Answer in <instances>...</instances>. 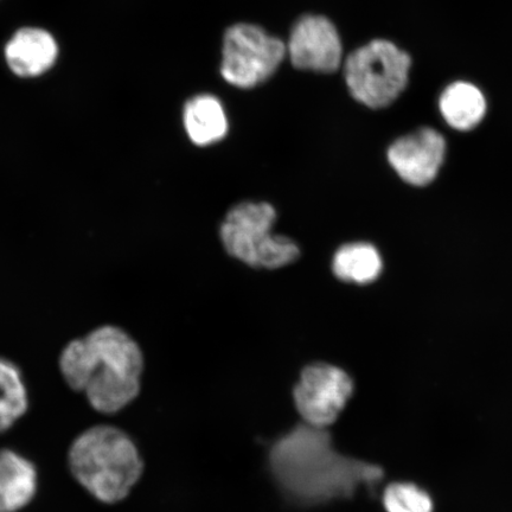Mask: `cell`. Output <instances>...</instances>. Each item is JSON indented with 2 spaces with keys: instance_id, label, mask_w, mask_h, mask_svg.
<instances>
[{
  "instance_id": "obj_3",
  "label": "cell",
  "mask_w": 512,
  "mask_h": 512,
  "mask_svg": "<svg viewBox=\"0 0 512 512\" xmlns=\"http://www.w3.org/2000/svg\"><path fill=\"white\" fill-rule=\"evenodd\" d=\"M68 464L82 488L106 504L124 501L144 470L133 440L120 428L108 425L81 433L69 448Z\"/></svg>"
},
{
  "instance_id": "obj_16",
  "label": "cell",
  "mask_w": 512,
  "mask_h": 512,
  "mask_svg": "<svg viewBox=\"0 0 512 512\" xmlns=\"http://www.w3.org/2000/svg\"><path fill=\"white\" fill-rule=\"evenodd\" d=\"M383 507L387 512H433L430 495L413 483H392L383 492Z\"/></svg>"
},
{
  "instance_id": "obj_7",
  "label": "cell",
  "mask_w": 512,
  "mask_h": 512,
  "mask_svg": "<svg viewBox=\"0 0 512 512\" xmlns=\"http://www.w3.org/2000/svg\"><path fill=\"white\" fill-rule=\"evenodd\" d=\"M354 393V382L341 368L328 363L306 367L294 387V405L306 425L326 428L334 424Z\"/></svg>"
},
{
  "instance_id": "obj_13",
  "label": "cell",
  "mask_w": 512,
  "mask_h": 512,
  "mask_svg": "<svg viewBox=\"0 0 512 512\" xmlns=\"http://www.w3.org/2000/svg\"><path fill=\"white\" fill-rule=\"evenodd\" d=\"M184 126L191 142L208 146L226 137L228 121L220 101L211 95H200L184 108Z\"/></svg>"
},
{
  "instance_id": "obj_15",
  "label": "cell",
  "mask_w": 512,
  "mask_h": 512,
  "mask_svg": "<svg viewBox=\"0 0 512 512\" xmlns=\"http://www.w3.org/2000/svg\"><path fill=\"white\" fill-rule=\"evenodd\" d=\"M28 390L21 370L6 358L0 357V433L9 431L27 413Z\"/></svg>"
},
{
  "instance_id": "obj_1",
  "label": "cell",
  "mask_w": 512,
  "mask_h": 512,
  "mask_svg": "<svg viewBox=\"0 0 512 512\" xmlns=\"http://www.w3.org/2000/svg\"><path fill=\"white\" fill-rule=\"evenodd\" d=\"M59 366L68 386L85 394L96 412L114 414L137 398L144 357L126 331L104 325L68 343Z\"/></svg>"
},
{
  "instance_id": "obj_6",
  "label": "cell",
  "mask_w": 512,
  "mask_h": 512,
  "mask_svg": "<svg viewBox=\"0 0 512 512\" xmlns=\"http://www.w3.org/2000/svg\"><path fill=\"white\" fill-rule=\"evenodd\" d=\"M286 54L278 38L256 25L236 24L224 35L221 74L239 88L259 86L271 78Z\"/></svg>"
},
{
  "instance_id": "obj_12",
  "label": "cell",
  "mask_w": 512,
  "mask_h": 512,
  "mask_svg": "<svg viewBox=\"0 0 512 512\" xmlns=\"http://www.w3.org/2000/svg\"><path fill=\"white\" fill-rule=\"evenodd\" d=\"M439 110L444 120L454 130L471 131L482 123L488 102L485 95L473 83L457 81L441 93Z\"/></svg>"
},
{
  "instance_id": "obj_2",
  "label": "cell",
  "mask_w": 512,
  "mask_h": 512,
  "mask_svg": "<svg viewBox=\"0 0 512 512\" xmlns=\"http://www.w3.org/2000/svg\"><path fill=\"white\" fill-rule=\"evenodd\" d=\"M270 464L281 488L303 504L349 496L363 480L379 476L374 467L338 454L325 428L306 424L273 445Z\"/></svg>"
},
{
  "instance_id": "obj_4",
  "label": "cell",
  "mask_w": 512,
  "mask_h": 512,
  "mask_svg": "<svg viewBox=\"0 0 512 512\" xmlns=\"http://www.w3.org/2000/svg\"><path fill=\"white\" fill-rule=\"evenodd\" d=\"M277 213L271 204L243 202L229 210L221 226V239L234 258L255 268H275L292 264L300 256L297 243L286 236L273 235Z\"/></svg>"
},
{
  "instance_id": "obj_8",
  "label": "cell",
  "mask_w": 512,
  "mask_h": 512,
  "mask_svg": "<svg viewBox=\"0 0 512 512\" xmlns=\"http://www.w3.org/2000/svg\"><path fill=\"white\" fill-rule=\"evenodd\" d=\"M294 67L334 73L341 66L343 48L335 25L323 16H304L294 25L288 42Z\"/></svg>"
},
{
  "instance_id": "obj_11",
  "label": "cell",
  "mask_w": 512,
  "mask_h": 512,
  "mask_svg": "<svg viewBox=\"0 0 512 512\" xmlns=\"http://www.w3.org/2000/svg\"><path fill=\"white\" fill-rule=\"evenodd\" d=\"M34 464L15 451H0V512H18L34 499L37 492Z\"/></svg>"
},
{
  "instance_id": "obj_14",
  "label": "cell",
  "mask_w": 512,
  "mask_h": 512,
  "mask_svg": "<svg viewBox=\"0 0 512 512\" xmlns=\"http://www.w3.org/2000/svg\"><path fill=\"white\" fill-rule=\"evenodd\" d=\"M332 270L338 279L347 283L370 284L381 274V255L369 243H349L338 249L332 261Z\"/></svg>"
},
{
  "instance_id": "obj_9",
  "label": "cell",
  "mask_w": 512,
  "mask_h": 512,
  "mask_svg": "<svg viewBox=\"0 0 512 512\" xmlns=\"http://www.w3.org/2000/svg\"><path fill=\"white\" fill-rule=\"evenodd\" d=\"M446 156V140L431 127H421L389 147L388 160L403 181L425 187L438 176Z\"/></svg>"
},
{
  "instance_id": "obj_10",
  "label": "cell",
  "mask_w": 512,
  "mask_h": 512,
  "mask_svg": "<svg viewBox=\"0 0 512 512\" xmlns=\"http://www.w3.org/2000/svg\"><path fill=\"white\" fill-rule=\"evenodd\" d=\"M59 47L48 31L24 28L6 44L5 59L12 72L34 78L47 72L56 62Z\"/></svg>"
},
{
  "instance_id": "obj_5",
  "label": "cell",
  "mask_w": 512,
  "mask_h": 512,
  "mask_svg": "<svg viewBox=\"0 0 512 512\" xmlns=\"http://www.w3.org/2000/svg\"><path fill=\"white\" fill-rule=\"evenodd\" d=\"M412 68V57L387 40H374L344 63L345 82L352 98L373 110H381L405 92Z\"/></svg>"
}]
</instances>
